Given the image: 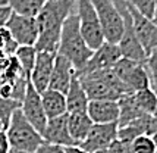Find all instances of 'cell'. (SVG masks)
I'll return each instance as SVG.
<instances>
[{"label":"cell","mask_w":157,"mask_h":153,"mask_svg":"<svg viewBox=\"0 0 157 153\" xmlns=\"http://www.w3.org/2000/svg\"><path fill=\"white\" fill-rule=\"evenodd\" d=\"M76 0H46L38 15L35 16L38 24V38L35 43L37 52L57 53L60 31L63 22L74 14Z\"/></svg>","instance_id":"cell-1"},{"label":"cell","mask_w":157,"mask_h":153,"mask_svg":"<svg viewBox=\"0 0 157 153\" xmlns=\"http://www.w3.org/2000/svg\"><path fill=\"white\" fill-rule=\"evenodd\" d=\"M57 53L65 56L74 65L76 72H79L93 56V50L88 47V44L85 43L81 34L76 14H72L62 25Z\"/></svg>","instance_id":"cell-2"},{"label":"cell","mask_w":157,"mask_h":153,"mask_svg":"<svg viewBox=\"0 0 157 153\" xmlns=\"http://www.w3.org/2000/svg\"><path fill=\"white\" fill-rule=\"evenodd\" d=\"M90 100H119L123 94H131L113 69H103L76 74Z\"/></svg>","instance_id":"cell-3"},{"label":"cell","mask_w":157,"mask_h":153,"mask_svg":"<svg viewBox=\"0 0 157 153\" xmlns=\"http://www.w3.org/2000/svg\"><path fill=\"white\" fill-rule=\"evenodd\" d=\"M6 134L12 149L27 153H35L44 141L43 135L28 122L21 109L12 115L6 128Z\"/></svg>","instance_id":"cell-4"},{"label":"cell","mask_w":157,"mask_h":153,"mask_svg":"<svg viewBox=\"0 0 157 153\" xmlns=\"http://www.w3.org/2000/svg\"><path fill=\"white\" fill-rule=\"evenodd\" d=\"M113 2L117 6L119 12H121V16L123 19V35L121 38V41L117 43V46L121 49V53H122V57L134 61V62L145 63L147 53L144 52L143 46H141V43H140L137 34H135L132 18H131L126 2L125 0H113Z\"/></svg>","instance_id":"cell-5"},{"label":"cell","mask_w":157,"mask_h":153,"mask_svg":"<svg viewBox=\"0 0 157 153\" xmlns=\"http://www.w3.org/2000/svg\"><path fill=\"white\" fill-rule=\"evenodd\" d=\"M101 25L104 41L117 44L123 35V19L113 0H90Z\"/></svg>","instance_id":"cell-6"},{"label":"cell","mask_w":157,"mask_h":153,"mask_svg":"<svg viewBox=\"0 0 157 153\" xmlns=\"http://www.w3.org/2000/svg\"><path fill=\"white\" fill-rule=\"evenodd\" d=\"M76 16L84 40L94 52L104 43V35L96 9L90 0H76Z\"/></svg>","instance_id":"cell-7"},{"label":"cell","mask_w":157,"mask_h":153,"mask_svg":"<svg viewBox=\"0 0 157 153\" xmlns=\"http://www.w3.org/2000/svg\"><path fill=\"white\" fill-rule=\"evenodd\" d=\"M112 69L117 78L125 84L129 93H135V91L151 87V80L145 63L134 62V61L122 57Z\"/></svg>","instance_id":"cell-8"},{"label":"cell","mask_w":157,"mask_h":153,"mask_svg":"<svg viewBox=\"0 0 157 153\" xmlns=\"http://www.w3.org/2000/svg\"><path fill=\"white\" fill-rule=\"evenodd\" d=\"M18 43V46H35L38 38V24L33 16H24L12 12L5 27Z\"/></svg>","instance_id":"cell-9"},{"label":"cell","mask_w":157,"mask_h":153,"mask_svg":"<svg viewBox=\"0 0 157 153\" xmlns=\"http://www.w3.org/2000/svg\"><path fill=\"white\" fill-rule=\"evenodd\" d=\"M119 125L115 124H94L90 130L87 139L79 146L88 153H94L98 150H107L117 140Z\"/></svg>","instance_id":"cell-10"},{"label":"cell","mask_w":157,"mask_h":153,"mask_svg":"<svg viewBox=\"0 0 157 153\" xmlns=\"http://www.w3.org/2000/svg\"><path fill=\"white\" fill-rule=\"evenodd\" d=\"M21 112L24 113V116L27 118L28 122L34 127L40 134H43L48 119L46 116L44 108H43L41 94L33 87L31 83H28L25 97H24L22 103H21Z\"/></svg>","instance_id":"cell-11"},{"label":"cell","mask_w":157,"mask_h":153,"mask_svg":"<svg viewBox=\"0 0 157 153\" xmlns=\"http://www.w3.org/2000/svg\"><path fill=\"white\" fill-rule=\"evenodd\" d=\"M121 59H122V53H121L119 46L104 41L98 49L93 52V56L90 57L87 65L76 74L79 75V74H87V72H94V71L112 69Z\"/></svg>","instance_id":"cell-12"},{"label":"cell","mask_w":157,"mask_h":153,"mask_svg":"<svg viewBox=\"0 0 157 153\" xmlns=\"http://www.w3.org/2000/svg\"><path fill=\"white\" fill-rule=\"evenodd\" d=\"M128 9H129L131 18H132L135 34H137L138 40L143 46L144 52L148 55L154 49H157V25L153 22V19L140 14L134 6L128 5Z\"/></svg>","instance_id":"cell-13"},{"label":"cell","mask_w":157,"mask_h":153,"mask_svg":"<svg viewBox=\"0 0 157 153\" xmlns=\"http://www.w3.org/2000/svg\"><path fill=\"white\" fill-rule=\"evenodd\" d=\"M56 55L57 53L37 52L35 65H34V68H33L31 75H29V83L33 84V87L38 93H43L44 90L48 88V83H50L53 66H55Z\"/></svg>","instance_id":"cell-14"},{"label":"cell","mask_w":157,"mask_h":153,"mask_svg":"<svg viewBox=\"0 0 157 153\" xmlns=\"http://www.w3.org/2000/svg\"><path fill=\"white\" fill-rule=\"evenodd\" d=\"M41 135H43V140L50 143V144H57V146L62 147L76 146L75 141L72 140L71 134H69L68 113L57 116V118L48 119Z\"/></svg>","instance_id":"cell-15"},{"label":"cell","mask_w":157,"mask_h":153,"mask_svg":"<svg viewBox=\"0 0 157 153\" xmlns=\"http://www.w3.org/2000/svg\"><path fill=\"white\" fill-rule=\"evenodd\" d=\"M75 75H76V69L74 68V65L69 62L65 56L57 53L55 59L52 78H50V83H48V88L66 94L69 85H71V81H72V78Z\"/></svg>","instance_id":"cell-16"},{"label":"cell","mask_w":157,"mask_h":153,"mask_svg":"<svg viewBox=\"0 0 157 153\" xmlns=\"http://www.w3.org/2000/svg\"><path fill=\"white\" fill-rule=\"evenodd\" d=\"M93 124H115L119 121V103L116 100H90L87 108Z\"/></svg>","instance_id":"cell-17"},{"label":"cell","mask_w":157,"mask_h":153,"mask_svg":"<svg viewBox=\"0 0 157 153\" xmlns=\"http://www.w3.org/2000/svg\"><path fill=\"white\" fill-rule=\"evenodd\" d=\"M40 94H41V102H43V108H44L47 119H53L68 113L66 96L63 93L47 88V90H44Z\"/></svg>","instance_id":"cell-18"},{"label":"cell","mask_w":157,"mask_h":153,"mask_svg":"<svg viewBox=\"0 0 157 153\" xmlns=\"http://www.w3.org/2000/svg\"><path fill=\"white\" fill-rule=\"evenodd\" d=\"M66 104H68V113H78V112H87L90 99L82 87L78 76H74L68 91H66Z\"/></svg>","instance_id":"cell-19"},{"label":"cell","mask_w":157,"mask_h":153,"mask_svg":"<svg viewBox=\"0 0 157 153\" xmlns=\"http://www.w3.org/2000/svg\"><path fill=\"white\" fill-rule=\"evenodd\" d=\"M94 125L90 119L87 112H78V113H68V127L69 134L76 146H79L84 140L87 139L91 127Z\"/></svg>","instance_id":"cell-20"},{"label":"cell","mask_w":157,"mask_h":153,"mask_svg":"<svg viewBox=\"0 0 157 153\" xmlns=\"http://www.w3.org/2000/svg\"><path fill=\"white\" fill-rule=\"evenodd\" d=\"M119 103V111H121V115H119V121H117V125L122 127L129 124L131 121L143 116L145 113L140 111V108L137 106L135 100H134V93L131 94H123L122 97L117 100Z\"/></svg>","instance_id":"cell-21"},{"label":"cell","mask_w":157,"mask_h":153,"mask_svg":"<svg viewBox=\"0 0 157 153\" xmlns=\"http://www.w3.org/2000/svg\"><path fill=\"white\" fill-rule=\"evenodd\" d=\"M6 2L7 6L12 9V12L33 18L38 15L41 7L46 3V0H6Z\"/></svg>","instance_id":"cell-22"},{"label":"cell","mask_w":157,"mask_h":153,"mask_svg":"<svg viewBox=\"0 0 157 153\" xmlns=\"http://www.w3.org/2000/svg\"><path fill=\"white\" fill-rule=\"evenodd\" d=\"M134 100L140 108V111L145 113V115H153L157 108V94L154 93L153 87L135 91L134 93Z\"/></svg>","instance_id":"cell-23"},{"label":"cell","mask_w":157,"mask_h":153,"mask_svg":"<svg viewBox=\"0 0 157 153\" xmlns=\"http://www.w3.org/2000/svg\"><path fill=\"white\" fill-rule=\"evenodd\" d=\"M15 57L18 59L21 68L24 71V74L29 78L33 68L35 65V59H37V50L34 46H19L18 50L15 52Z\"/></svg>","instance_id":"cell-24"},{"label":"cell","mask_w":157,"mask_h":153,"mask_svg":"<svg viewBox=\"0 0 157 153\" xmlns=\"http://www.w3.org/2000/svg\"><path fill=\"white\" fill-rule=\"evenodd\" d=\"M129 146L132 153H157L154 140H153L151 135H147V134H143V135L137 137Z\"/></svg>","instance_id":"cell-25"},{"label":"cell","mask_w":157,"mask_h":153,"mask_svg":"<svg viewBox=\"0 0 157 153\" xmlns=\"http://www.w3.org/2000/svg\"><path fill=\"white\" fill-rule=\"evenodd\" d=\"M21 109V103L16 102V100H12V99H3L0 97V121L6 125H9V121L12 118L15 112Z\"/></svg>","instance_id":"cell-26"},{"label":"cell","mask_w":157,"mask_h":153,"mask_svg":"<svg viewBox=\"0 0 157 153\" xmlns=\"http://www.w3.org/2000/svg\"><path fill=\"white\" fill-rule=\"evenodd\" d=\"M125 2L150 19H153V16L156 14V0H125Z\"/></svg>","instance_id":"cell-27"},{"label":"cell","mask_w":157,"mask_h":153,"mask_svg":"<svg viewBox=\"0 0 157 153\" xmlns=\"http://www.w3.org/2000/svg\"><path fill=\"white\" fill-rule=\"evenodd\" d=\"M145 66H147V71H148V75L151 80V87H154V85H157V49H154L151 53L147 55Z\"/></svg>","instance_id":"cell-28"},{"label":"cell","mask_w":157,"mask_h":153,"mask_svg":"<svg viewBox=\"0 0 157 153\" xmlns=\"http://www.w3.org/2000/svg\"><path fill=\"white\" fill-rule=\"evenodd\" d=\"M35 153H65V147L57 146V144H50L47 141H43V144L35 150Z\"/></svg>","instance_id":"cell-29"},{"label":"cell","mask_w":157,"mask_h":153,"mask_svg":"<svg viewBox=\"0 0 157 153\" xmlns=\"http://www.w3.org/2000/svg\"><path fill=\"white\" fill-rule=\"evenodd\" d=\"M109 150H110V153H132L131 152L129 144H125V143L119 141V140H116V141L109 147Z\"/></svg>","instance_id":"cell-30"},{"label":"cell","mask_w":157,"mask_h":153,"mask_svg":"<svg viewBox=\"0 0 157 153\" xmlns=\"http://www.w3.org/2000/svg\"><path fill=\"white\" fill-rule=\"evenodd\" d=\"M10 15H12V9L9 6L0 7V29L6 27V24H7V21H9V18H10Z\"/></svg>","instance_id":"cell-31"},{"label":"cell","mask_w":157,"mask_h":153,"mask_svg":"<svg viewBox=\"0 0 157 153\" xmlns=\"http://www.w3.org/2000/svg\"><path fill=\"white\" fill-rule=\"evenodd\" d=\"M10 144H9V139H7L6 131H0V153H9L10 152Z\"/></svg>","instance_id":"cell-32"},{"label":"cell","mask_w":157,"mask_h":153,"mask_svg":"<svg viewBox=\"0 0 157 153\" xmlns=\"http://www.w3.org/2000/svg\"><path fill=\"white\" fill-rule=\"evenodd\" d=\"M9 57H10V56H7L6 53H3V52H0V74L6 68L7 62H9Z\"/></svg>","instance_id":"cell-33"},{"label":"cell","mask_w":157,"mask_h":153,"mask_svg":"<svg viewBox=\"0 0 157 153\" xmlns=\"http://www.w3.org/2000/svg\"><path fill=\"white\" fill-rule=\"evenodd\" d=\"M65 153H88V152H85L81 146H68L65 147Z\"/></svg>","instance_id":"cell-34"},{"label":"cell","mask_w":157,"mask_h":153,"mask_svg":"<svg viewBox=\"0 0 157 153\" xmlns=\"http://www.w3.org/2000/svg\"><path fill=\"white\" fill-rule=\"evenodd\" d=\"M151 137H153V140H154V143H156V149H157V130L151 134Z\"/></svg>","instance_id":"cell-35"},{"label":"cell","mask_w":157,"mask_h":153,"mask_svg":"<svg viewBox=\"0 0 157 153\" xmlns=\"http://www.w3.org/2000/svg\"><path fill=\"white\" fill-rule=\"evenodd\" d=\"M0 131H6V125H5L2 121H0Z\"/></svg>","instance_id":"cell-36"},{"label":"cell","mask_w":157,"mask_h":153,"mask_svg":"<svg viewBox=\"0 0 157 153\" xmlns=\"http://www.w3.org/2000/svg\"><path fill=\"white\" fill-rule=\"evenodd\" d=\"M2 6H7V2L6 0H0V7Z\"/></svg>","instance_id":"cell-37"},{"label":"cell","mask_w":157,"mask_h":153,"mask_svg":"<svg viewBox=\"0 0 157 153\" xmlns=\"http://www.w3.org/2000/svg\"><path fill=\"white\" fill-rule=\"evenodd\" d=\"M153 22L157 25V9H156V14H154V16H153Z\"/></svg>","instance_id":"cell-38"},{"label":"cell","mask_w":157,"mask_h":153,"mask_svg":"<svg viewBox=\"0 0 157 153\" xmlns=\"http://www.w3.org/2000/svg\"><path fill=\"white\" fill-rule=\"evenodd\" d=\"M9 153H27V152H21V150H15V149H10Z\"/></svg>","instance_id":"cell-39"},{"label":"cell","mask_w":157,"mask_h":153,"mask_svg":"<svg viewBox=\"0 0 157 153\" xmlns=\"http://www.w3.org/2000/svg\"><path fill=\"white\" fill-rule=\"evenodd\" d=\"M94 153H110V150L107 149V150H98V152H94Z\"/></svg>","instance_id":"cell-40"},{"label":"cell","mask_w":157,"mask_h":153,"mask_svg":"<svg viewBox=\"0 0 157 153\" xmlns=\"http://www.w3.org/2000/svg\"><path fill=\"white\" fill-rule=\"evenodd\" d=\"M153 118L157 121V108H156V111H154V113H153Z\"/></svg>","instance_id":"cell-41"},{"label":"cell","mask_w":157,"mask_h":153,"mask_svg":"<svg viewBox=\"0 0 157 153\" xmlns=\"http://www.w3.org/2000/svg\"><path fill=\"white\" fill-rule=\"evenodd\" d=\"M153 90H154V93L157 94V85H154V87H153Z\"/></svg>","instance_id":"cell-42"},{"label":"cell","mask_w":157,"mask_h":153,"mask_svg":"<svg viewBox=\"0 0 157 153\" xmlns=\"http://www.w3.org/2000/svg\"><path fill=\"white\" fill-rule=\"evenodd\" d=\"M156 9H157V0H156Z\"/></svg>","instance_id":"cell-43"}]
</instances>
